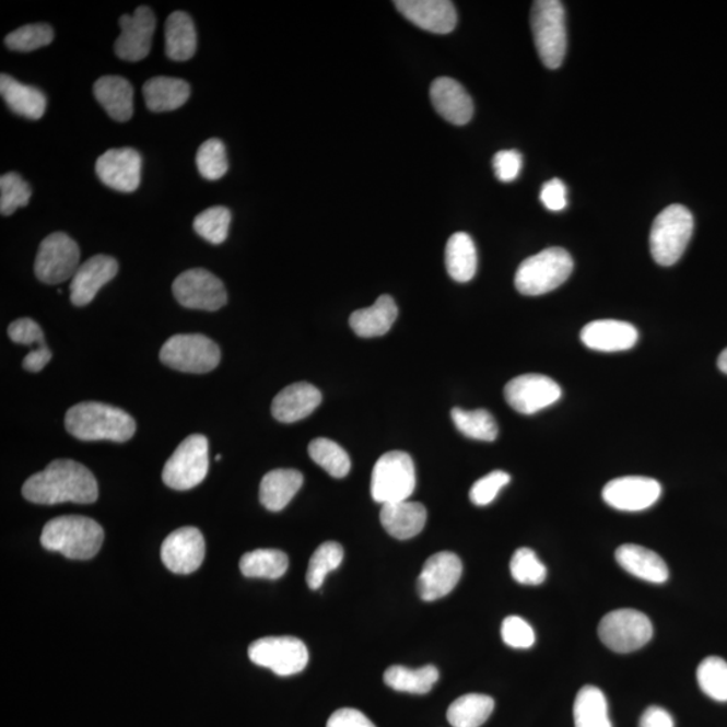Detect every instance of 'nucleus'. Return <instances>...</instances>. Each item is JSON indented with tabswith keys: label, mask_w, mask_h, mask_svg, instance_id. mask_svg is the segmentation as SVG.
<instances>
[{
	"label": "nucleus",
	"mask_w": 727,
	"mask_h": 727,
	"mask_svg": "<svg viewBox=\"0 0 727 727\" xmlns=\"http://www.w3.org/2000/svg\"><path fill=\"white\" fill-rule=\"evenodd\" d=\"M23 497L34 504H92L98 497L95 476L73 459H56L43 472L27 479Z\"/></svg>",
	"instance_id": "1"
},
{
	"label": "nucleus",
	"mask_w": 727,
	"mask_h": 727,
	"mask_svg": "<svg viewBox=\"0 0 727 727\" xmlns=\"http://www.w3.org/2000/svg\"><path fill=\"white\" fill-rule=\"evenodd\" d=\"M68 433L80 441L127 442L137 432V423L118 407L84 401L67 412Z\"/></svg>",
	"instance_id": "2"
},
{
	"label": "nucleus",
	"mask_w": 727,
	"mask_h": 727,
	"mask_svg": "<svg viewBox=\"0 0 727 727\" xmlns=\"http://www.w3.org/2000/svg\"><path fill=\"white\" fill-rule=\"evenodd\" d=\"M104 531L90 517L60 516L46 523L40 533V544L46 550L61 552L68 560L86 561L102 549Z\"/></svg>",
	"instance_id": "3"
},
{
	"label": "nucleus",
	"mask_w": 727,
	"mask_h": 727,
	"mask_svg": "<svg viewBox=\"0 0 727 727\" xmlns=\"http://www.w3.org/2000/svg\"><path fill=\"white\" fill-rule=\"evenodd\" d=\"M573 269L574 261L566 249L547 248L523 261L516 271L515 286L523 295H543L562 286Z\"/></svg>",
	"instance_id": "4"
},
{
	"label": "nucleus",
	"mask_w": 727,
	"mask_h": 727,
	"mask_svg": "<svg viewBox=\"0 0 727 727\" xmlns=\"http://www.w3.org/2000/svg\"><path fill=\"white\" fill-rule=\"evenodd\" d=\"M531 27L540 60L549 69L562 66L567 50L566 11L558 0H539L531 10Z\"/></svg>",
	"instance_id": "5"
},
{
	"label": "nucleus",
	"mask_w": 727,
	"mask_h": 727,
	"mask_svg": "<svg viewBox=\"0 0 727 727\" xmlns=\"http://www.w3.org/2000/svg\"><path fill=\"white\" fill-rule=\"evenodd\" d=\"M694 232V218L688 208L671 206L661 211L650 230V254L657 265L672 266L682 258Z\"/></svg>",
	"instance_id": "6"
},
{
	"label": "nucleus",
	"mask_w": 727,
	"mask_h": 727,
	"mask_svg": "<svg viewBox=\"0 0 727 727\" xmlns=\"http://www.w3.org/2000/svg\"><path fill=\"white\" fill-rule=\"evenodd\" d=\"M417 474L414 461L404 452H389L377 459L372 472L371 493L384 504L406 502L414 493Z\"/></svg>",
	"instance_id": "7"
},
{
	"label": "nucleus",
	"mask_w": 727,
	"mask_h": 727,
	"mask_svg": "<svg viewBox=\"0 0 727 727\" xmlns=\"http://www.w3.org/2000/svg\"><path fill=\"white\" fill-rule=\"evenodd\" d=\"M209 470V442L200 434L189 435L167 459L162 479L172 490L189 491L200 485Z\"/></svg>",
	"instance_id": "8"
},
{
	"label": "nucleus",
	"mask_w": 727,
	"mask_h": 727,
	"mask_svg": "<svg viewBox=\"0 0 727 727\" xmlns=\"http://www.w3.org/2000/svg\"><path fill=\"white\" fill-rule=\"evenodd\" d=\"M161 362L173 370L188 374H207L220 364L221 352L216 342L202 335L171 337L160 353Z\"/></svg>",
	"instance_id": "9"
},
{
	"label": "nucleus",
	"mask_w": 727,
	"mask_h": 727,
	"mask_svg": "<svg viewBox=\"0 0 727 727\" xmlns=\"http://www.w3.org/2000/svg\"><path fill=\"white\" fill-rule=\"evenodd\" d=\"M598 636L614 653L631 654L650 642L654 626L638 610L619 609L605 615L598 626Z\"/></svg>",
	"instance_id": "10"
},
{
	"label": "nucleus",
	"mask_w": 727,
	"mask_h": 727,
	"mask_svg": "<svg viewBox=\"0 0 727 727\" xmlns=\"http://www.w3.org/2000/svg\"><path fill=\"white\" fill-rule=\"evenodd\" d=\"M248 656L255 665L269 668L279 677H290L305 670L309 650L300 638L265 637L249 645Z\"/></svg>",
	"instance_id": "11"
},
{
	"label": "nucleus",
	"mask_w": 727,
	"mask_h": 727,
	"mask_svg": "<svg viewBox=\"0 0 727 727\" xmlns=\"http://www.w3.org/2000/svg\"><path fill=\"white\" fill-rule=\"evenodd\" d=\"M80 267L79 244L63 232H55L38 248L34 271L40 282L58 284L74 277Z\"/></svg>",
	"instance_id": "12"
},
{
	"label": "nucleus",
	"mask_w": 727,
	"mask_h": 727,
	"mask_svg": "<svg viewBox=\"0 0 727 727\" xmlns=\"http://www.w3.org/2000/svg\"><path fill=\"white\" fill-rule=\"evenodd\" d=\"M173 294L179 305L195 310L216 312L228 301L223 282L203 269H191L178 275L173 283Z\"/></svg>",
	"instance_id": "13"
},
{
	"label": "nucleus",
	"mask_w": 727,
	"mask_h": 727,
	"mask_svg": "<svg viewBox=\"0 0 727 727\" xmlns=\"http://www.w3.org/2000/svg\"><path fill=\"white\" fill-rule=\"evenodd\" d=\"M504 397L519 414L532 415L556 403L562 398V389L549 376L527 374L512 379L504 388Z\"/></svg>",
	"instance_id": "14"
},
{
	"label": "nucleus",
	"mask_w": 727,
	"mask_h": 727,
	"mask_svg": "<svg viewBox=\"0 0 727 727\" xmlns=\"http://www.w3.org/2000/svg\"><path fill=\"white\" fill-rule=\"evenodd\" d=\"M119 25L121 34L114 45L115 55L130 62L144 60L150 54L156 27L153 10L141 5L132 15H121Z\"/></svg>",
	"instance_id": "15"
},
{
	"label": "nucleus",
	"mask_w": 727,
	"mask_h": 727,
	"mask_svg": "<svg viewBox=\"0 0 727 727\" xmlns=\"http://www.w3.org/2000/svg\"><path fill=\"white\" fill-rule=\"evenodd\" d=\"M660 496L659 481L642 476L620 477L609 481L602 491V497L609 507L624 512L648 509Z\"/></svg>",
	"instance_id": "16"
},
{
	"label": "nucleus",
	"mask_w": 727,
	"mask_h": 727,
	"mask_svg": "<svg viewBox=\"0 0 727 727\" xmlns=\"http://www.w3.org/2000/svg\"><path fill=\"white\" fill-rule=\"evenodd\" d=\"M96 174L108 188L132 194L141 185L142 155L136 149H110L96 161Z\"/></svg>",
	"instance_id": "17"
},
{
	"label": "nucleus",
	"mask_w": 727,
	"mask_h": 727,
	"mask_svg": "<svg viewBox=\"0 0 727 727\" xmlns=\"http://www.w3.org/2000/svg\"><path fill=\"white\" fill-rule=\"evenodd\" d=\"M161 558L174 574H191L206 558V540L200 529L183 527L172 532L161 547Z\"/></svg>",
	"instance_id": "18"
},
{
	"label": "nucleus",
	"mask_w": 727,
	"mask_h": 727,
	"mask_svg": "<svg viewBox=\"0 0 727 727\" xmlns=\"http://www.w3.org/2000/svg\"><path fill=\"white\" fill-rule=\"evenodd\" d=\"M462 575L461 560L453 552H438L423 564L418 590L423 601L441 600L455 589Z\"/></svg>",
	"instance_id": "19"
},
{
	"label": "nucleus",
	"mask_w": 727,
	"mask_h": 727,
	"mask_svg": "<svg viewBox=\"0 0 727 727\" xmlns=\"http://www.w3.org/2000/svg\"><path fill=\"white\" fill-rule=\"evenodd\" d=\"M394 4L406 20L423 31L449 34L457 26L455 4L447 0H397Z\"/></svg>",
	"instance_id": "20"
},
{
	"label": "nucleus",
	"mask_w": 727,
	"mask_h": 727,
	"mask_svg": "<svg viewBox=\"0 0 727 727\" xmlns=\"http://www.w3.org/2000/svg\"><path fill=\"white\" fill-rule=\"evenodd\" d=\"M118 270V261L107 255L92 256L91 259L84 261L72 278V304L79 307L91 304L98 290L113 281Z\"/></svg>",
	"instance_id": "21"
},
{
	"label": "nucleus",
	"mask_w": 727,
	"mask_h": 727,
	"mask_svg": "<svg viewBox=\"0 0 727 727\" xmlns=\"http://www.w3.org/2000/svg\"><path fill=\"white\" fill-rule=\"evenodd\" d=\"M638 331L633 325L618 319H598L581 331L584 345L598 352L630 351L636 345Z\"/></svg>",
	"instance_id": "22"
},
{
	"label": "nucleus",
	"mask_w": 727,
	"mask_h": 727,
	"mask_svg": "<svg viewBox=\"0 0 727 727\" xmlns=\"http://www.w3.org/2000/svg\"><path fill=\"white\" fill-rule=\"evenodd\" d=\"M430 97L436 113L452 125L464 126L473 118L472 97L456 80L449 78L434 80Z\"/></svg>",
	"instance_id": "23"
},
{
	"label": "nucleus",
	"mask_w": 727,
	"mask_h": 727,
	"mask_svg": "<svg viewBox=\"0 0 727 727\" xmlns=\"http://www.w3.org/2000/svg\"><path fill=\"white\" fill-rule=\"evenodd\" d=\"M323 395L310 383H295L282 389L272 401V415L282 423L302 421L321 404Z\"/></svg>",
	"instance_id": "24"
},
{
	"label": "nucleus",
	"mask_w": 727,
	"mask_h": 727,
	"mask_svg": "<svg viewBox=\"0 0 727 727\" xmlns=\"http://www.w3.org/2000/svg\"><path fill=\"white\" fill-rule=\"evenodd\" d=\"M380 521L391 537L399 540L415 538L423 531L427 521V511L421 503L399 502L384 504Z\"/></svg>",
	"instance_id": "25"
},
{
	"label": "nucleus",
	"mask_w": 727,
	"mask_h": 727,
	"mask_svg": "<svg viewBox=\"0 0 727 727\" xmlns=\"http://www.w3.org/2000/svg\"><path fill=\"white\" fill-rule=\"evenodd\" d=\"M615 560L626 573L650 582V584H665L670 577L668 567L662 558L655 551L637 544L620 546L615 551Z\"/></svg>",
	"instance_id": "26"
},
{
	"label": "nucleus",
	"mask_w": 727,
	"mask_h": 727,
	"mask_svg": "<svg viewBox=\"0 0 727 727\" xmlns=\"http://www.w3.org/2000/svg\"><path fill=\"white\" fill-rule=\"evenodd\" d=\"M96 101L119 124L133 115V89L130 81L120 75H104L93 85Z\"/></svg>",
	"instance_id": "27"
},
{
	"label": "nucleus",
	"mask_w": 727,
	"mask_h": 727,
	"mask_svg": "<svg viewBox=\"0 0 727 727\" xmlns=\"http://www.w3.org/2000/svg\"><path fill=\"white\" fill-rule=\"evenodd\" d=\"M0 95L14 114L28 120L43 118L48 106V98L43 91L22 84L5 73L0 75Z\"/></svg>",
	"instance_id": "28"
},
{
	"label": "nucleus",
	"mask_w": 727,
	"mask_h": 727,
	"mask_svg": "<svg viewBox=\"0 0 727 727\" xmlns=\"http://www.w3.org/2000/svg\"><path fill=\"white\" fill-rule=\"evenodd\" d=\"M398 318V306L391 295H382L375 305L356 310L349 318V325L359 337L372 339L387 335Z\"/></svg>",
	"instance_id": "29"
},
{
	"label": "nucleus",
	"mask_w": 727,
	"mask_h": 727,
	"mask_svg": "<svg viewBox=\"0 0 727 727\" xmlns=\"http://www.w3.org/2000/svg\"><path fill=\"white\" fill-rule=\"evenodd\" d=\"M302 484H304V476L298 470H271L260 482V503L271 512L282 511L298 493Z\"/></svg>",
	"instance_id": "30"
},
{
	"label": "nucleus",
	"mask_w": 727,
	"mask_h": 727,
	"mask_svg": "<svg viewBox=\"0 0 727 727\" xmlns=\"http://www.w3.org/2000/svg\"><path fill=\"white\" fill-rule=\"evenodd\" d=\"M145 106L151 113H168L181 108L190 97V85L185 80L153 78L143 85Z\"/></svg>",
	"instance_id": "31"
},
{
	"label": "nucleus",
	"mask_w": 727,
	"mask_h": 727,
	"mask_svg": "<svg viewBox=\"0 0 727 727\" xmlns=\"http://www.w3.org/2000/svg\"><path fill=\"white\" fill-rule=\"evenodd\" d=\"M8 333L15 344L32 347L31 353L23 360V368L36 374L49 364L51 352L46 345L44 331L32 318H20L11 323Z\"/></svg>",
	"instance_id": "32"
},
{
	"label": "nucleus",
	"mask_w": 727,
	"mask_h": 727,
	"mask_svg": "<svg viewBox=\"0 0 727 727\" xmlns=\"http://www.w3.org/2000/svg\"><path fill=\"white\" fill-rule=\"evenodd\" d=\"M166 56L173 61H188L196 55L197 32L194 20L184 11L171 14L165 26Z\"/></svg>",
	"instance_id": "33"
},
{
	"label": "nucleus",
	"mask_w": 727,
	"mask_h": 727,
	"mask_svg": "<svg viewBox=\"0 0 727 727\" xmlns=\"http://www.w3.org/2000/svg\"><path fill=\"white\" fill-rule=\"evenodd\" d=\"M446 270L456 282L472 281L477 271V249L473 238L465 232H457L446 244Z\"/></svg>",
	"instance_id": "34"
},
{
	"label": "nucleus",
	"mask_w": 727,
	"mask_h": 727,
	"mask_svg": "<svg viewBox=\"0 0 727 727\" xmlns=\"http://www.w3.org/2000/svg\"><path fill=\"white\" fill-rule=\"evenodd\" d=\"M575 727H612L607 696L595 685H585L574 702Z\"/></svg>",
	"instance_id": "35"
},
{
	"label": "nucleus",
	"mask_w": 727,
	"mask_h": 727,
	"mask_svg": "<svg viewBox=\"0 0 727 727\" xmlns=\"http://www.w3.org/2000/svg\"><path fill=\"white\" fill-rule=\"evenodd\" d=\"M494 701L484 694L459 696L447 710V720L453 727H480L491 717Z\"/></svg>",
	"instance_id": "36"
},
{
	"label": "nucleus",
	"mask_w": 727,
	"mask_h": 727,
	"mask_svg": "<svg viewBox=\"0 0 727 727\" xmlns=\"http://www.w3.org/2000/svg\"><path fill=\"white\" fill-rule=\"evenodd\" d=\"M439 671L434 666L410 670L403 666L389 667L384 673V682L394 690L410 692V694H427L438 682Z\"/></svg>",
	"instance_id": "37"
},
{
	"label": "nucleus",
	"mask_w": 727,
	"mask_h": 727,
	"mask_svg": "<svg viewBox=\"0 0 727 727\" xmlns=\"http://www.w3.org/2000/svg\"><path fill=\"white\" fill-rule=\"evenodd\" d=\"M289 558L279 550L260 549L244 554L241 570L247 578L279 579L286 574Z\"/></svg>",
	"instance_id": "38"
},
{
	"label": "nucleus",
	"mask_w": 727,
	"mask_h": 727,
	"mask_svg": "<svg viewBox=\"0 0 727 727\" xmlns=\"http://www.w3.org/2000/svg\"><path fill=\"white\" fill-rule=\"evenodd\" d=\"M452 419L459 433L468 438L492 442L497 438L499 427L491 412L486 410L465 411L453 409Z\"/></svg>",
	"instance_id": "39"
},
{
	"label": "nucleus",
	"mask_w": 727,
	"mask_h": 727,
	"mask_svg": "<svg viewBox=\"0 0 727 727\" xmlns=\"http://www.w3.org/2000/svg\"><path fill=\"white\" fill-rule=\"evenodd\" d=\"M309 455L314 462L335 479H344L351 472V458L340 445L328 438H317L309 445Z\"/></svg>",
	"instance_id": "40"
},
{
	"label": "nucleus",
	"mask_w": 727,
	"mask_h": 727,
	"mask_svg": "<svg viewBox=\"0 0 727 727\" xmlns=\"http://www.w3.org/2000/svg\"><path fill=\"white\" fill-rule=\"evenodd\" d=\"M344 560V549L336 542H327L318 547L314 552L309 567H307L306 581L312 590L321 589L325 578L335 572Z\"/></svg>",
	"instance_id": "41"
},
{
	"label": "nucleus",
	"mask_w": 727,
	"mask_h": 727,
	"mask_svg": "<svg viewBox=\"0 0 727 727\" xmlns=\"http://www.w3.org/2000/svg\"><path fill=\"white\" fill-rule=\"evenodd\" d=\"M697 684L708 697L727 702V661L723 657L708 656L697 667Z\"/></svg>",
	"instance_id": "42"
},
{
	"label": "nucleus",
	"mask_w": 727,
	"mask_h": 727,
	"mask_svg": "<svg viewBox=\"0 0 727 727\" xmlns=\"http://www.w3.org/2000/svg\"><path fill=\"white\" fill-rule=\"evenodd\" d=\"M231 221L232 214L228 208L212 207L195 219L194 228L197 235L218 246L228 237Z\"/></svg>",
	"instance_id": "43"
},
{
	"label": "nucleus",
	"mask_w": 727,
	"mask_h": 727,
	"mask_svg": "<svg viewBox=\"0 0 727 727\" xmlns=\"http://www.w3.org/2000/svg\"><path fill=\"white\" fill-rule=\"evenodd\" d=\"M196 161L201 176L209 181H218L228 172L225 145L218 138L208 139L200 145Z\"/></svg>",
	"instance_id": "44"
},
{
	"label": "nucleus",
	"mask_w": 727,
	"mask_h": 727,
	"mask_svg": "<svg viewBox=\"0 0 727 727\" xmlns=\"http://www.w3.org/2000/svg\"><path fill=\"white\" fill-rule=\"evenodd\" d=\"M55 32L46 23H34L16 28L4 38V44L10 50L33 51L54 43Z\"/></svg>",
	"instance_id": "45"
},
{
	"label": "nucleus",
	"mask_w": 727,
	"mask_h": 727,
	"mask_svg": "<svg viewBox=\"0 0 727 727\" xmlns=\"http://www.w3.org/2000/svg\"><path fill=\"white\" fill-rule=\"evenodd\" d=\"M32 189L19 173H5L0 177V213L10 216L16 209L28 206Z\"/></svg>",
	"instance_id": "46"
},
{
	"label": "nucleus",
	"mask_w": 727,
	"mask_h": 727,
	"mask_svg": "<svg viewBox=\"0 0 727 727\" xmlns=\"http://www.w3.org/2000/svg\"><path fill=\"white\" fill-rule=\"evenodd\" d=\"M511 574L521 585L538 586L546 581L547 568L531 549L521 547L512 556Z\"/></svg>",
	"instance_id": "47"
},
{
	"label": "nucleus",
	"mask_w": 727,
	"mask_h": 727,
	"mask_svg": "<svg viewBox=\"0 0 727 727\" xmlns=\"http://www.w3.org/2000/svg\"><path fill=\"white\" fill-rule=\"evenodd\" d=\"M511 481V476L503 470H494L490 474L482 477L479 481L474 482L472 490H470L469 497L474 505L485 507V505L494 502L500 491L507 486Z\"/></svg>",
	"instance_id": "48"
},
{
	"label": "nucleus",
	"mask_w": 727,
	"mask_h": 727,
	"mask_svg": "<svg viewBox=\"0 0 727 727\" xmlns=\"http://www.w3.org/2000/svg\"><path fill=\"white\" fill-rule=\"evenodd\" d=\"M502 637L511 648L527 649L535 644V632L532 626L519 615H509L503 621Z\"/></svg>",
	"instance_id": "49"
},
{
	"label": "nucleus",
	"mask_w": 727,
	"mask_h": 727,
	"mask_svg": "<svg viewBox=\"0 0 727 727\" xmlns=\"http://www.w3.org/2000/svg\"><path fill=\"white\" fill-rule=\"evenodd\" d=\"M523 156L516 150L499 151L493 156V171L502 183L515 181L521 172Z\"/></svg>",
	"instance_id": "50"
},
{
	"label": "nucleus",
	"mask_w": 727,
	"mask_h": 727,
	"mask_svg": "<svg viewBox=\"0 0 727 727\" xmlns=\"http://www.w3.org/2000/svg\"><path fill=\"white\" fill-rule=\"evenodd\" d=\"M540 201L551 212L563 211L567 207V189L560 178L551 179L540 191Z\"/></svg>",
	"instance_id": "51"
},
{
	"label": "nucleus",
	"mask_w": 727,
	"mask_h": 727,
	"mask_svg": "<svg viewBox=\"0 0 727 727\" xmlns=\"http://www.w3.org/2000/svg\"><path fill=\"white\" fill-rule=\"evenodd\" d=\"M327 727H376L356 708H340L331 715Z\"/></svg>",
	"instance_id": "52"
},
{
	"label": "nucleus",
	"mask_w": 727,
	"mask_h": 727,
	"mask_svg": "<svg viewBox=\"0 0 727 727\" xmlns=\"http://www.w3.org/2000/svg\"><path fill=\"white\" fill-rule=\"evenodd\" d=\"M640 727H675L673 718L667 710L659 706H650L640 718Z\"/></svg>",
	"instance_id": "53"
},
{
	"label": "nucleus",
	"mask_w": 727,
	"mask_h": 727,
	"mask_svg": "<svg viewBox=\"0 0 727 727\" xmlns=\"http://www.w3.org/2000/svg\"><path fill=\"white\" fill-rule=\"evenodd\" d=\"M718 368L719 371H723L725 375H727V348L723 353L719 354Z\"/></svg>",
	"instance_id": "54"
}]
</instances>
